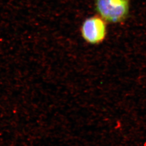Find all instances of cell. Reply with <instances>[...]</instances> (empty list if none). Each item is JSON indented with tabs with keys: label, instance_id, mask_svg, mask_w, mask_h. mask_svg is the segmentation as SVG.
Returning <instances> with one entry per match:
<instances>
[{
	"label": "cell",
	"instance_id": "obj_1",
	"mask_svg": "<svg viewBox=\"0 0 146 146\" xmlns=\"http://www.w3.org/2000/svg\"><path fill=\"white\" fill-rule=\"evenodd\" d=\"M95 8L104 21L119 23L128 15L129 0H95Z\"/></svg>",
	"mask_w": 146,
	"mask_h": 146
},
{
	"label": "cell",
	"instance_id": "obj_2",
	"mask_svg": "<svg viewBox=\"0 0 146 146\" xmlns=\"http://www.w3.org/2000/svg\"><path fill=\"white\" fill-rule=\"evenodd\" d=\"M81 34L84 40L90 44H99L103 42L107 35L105 21L98 16L86 20L82 26Z\"/></svg>",
	"mask_w": 146,
	"mask_h": 146
}]
</instances>
